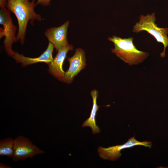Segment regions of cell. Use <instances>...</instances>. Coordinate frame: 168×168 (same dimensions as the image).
<instances>
[{"instance_id":"obj_1","label":"cell","mask_w":168,"mask_h":168,"mask_svg":"<svg viewBox=\"0 0 168 168\" xmlns=\"http://www.w3.org/2000/svg\"><path fill=\"white\" fill-rule=\"evenodd\" d=\"M6 8L15 15L18 23V31L16 35L18 42L24 44L28 22L33 25L35 20L41 21L40 15L36 13L35 8L37 5L35 0H7Z\"/></svg>"},{"instance_id":"obj_2","label":"cell","mask_w":168,"mask_h":168,"mask_svg":"<svg viewBox=\"0 0 168 168\" xmlns=\"http://www.w3.org/2000/svg\"><path fill=\"white\" fill-rule=\"evenodd\" d=\"M108 39L114 44V48L111 49L112 52L129 65L138 64L149 55L148 53L139 50L136 47L132 37L122 38L113 36Z\"/></svg>"},{"instance_id":"obj_3","label":"cell","mask_w":168,"mask_h":168,"mask_svg":"<svg viewBox=\"0 0 168 168\" xmlns=\"http://www.w3.org/2000/svg\"><path fill=\"white\" fill-rule=\"evenodd\" d=\"M155 13L151 15L148 14L145 16L141 15L139 17V21L136 22L133 26V32L137 33L142 31H145L152 35L157 42L162 43L164 47V50L160 54L162 58L165 56L166 48L168 46V28H161L157 26L155 23Z\"/></svg>"},{"instance_id":"obj_4","label":"cell","mask_w":168,"mask_h":168,"mask_svg":"<svg viewBox=\"0 0 168 168\" xmlns=\"http://www.w3.org/2000/svg\"><path fill=\"white\" fill-rule=\"evenodd\" d=\"M0 24L3 27V28H0V38L5 37L3 41L4 50L9 56L12 57L15 52L12 49V45L17 41V27L13 23L10 12L6 7H0Z\"/></svg>"},{"instance_id":"obj_5","label":"cell","mask_w":168,"mask_h":168,"mask_svg":"<svg viewBox=\"0 0 168 168\" xmlns=\"http://www.w3.org/2000/svg\"><path fill=\"white\" fill-rule=\"evenodd\" d=\"M45 153L44 151L34 144L28 138L19 135L15 139L14 162L31 158Z\"/></svg>"},{"instance_id":"obj_6","label":"cell","mask_w":168,"mask_h":168,"mask_svg":"<svg viewBox=\"0 0 168 168\" xmlns=\"http://www.w3.org/2000/svg\"><path fill=\"white\" fill-rule=\"evenodd\" d=\"M138 145L143 146L151 148L152 143L151 142L147 141L143 142L138 141L135 138L134 136L130 138L126 142L122 145L107 148L99 146L97 152L100 157L102 159L114 161L118 159L121 156L120 152L122 150Z\"/></svg>"},{"instance_id":"obj_7","label":"cell","mask_w":168,"mask_h":168,"mask_svg":"<svg viewBox=\"0 0 168 168\" xmlns=\"http://www.w3.org/2000/svg\"><path fill=\"white\" fill-rule=\"evenodd\" d=\"M67 60L69 63V67L65 72L63 82L67 84H71L75 77L82 70L84 69L86 65V60L84 50L82 48L75 49L74 55Z\"/></svg>"},{"instance_id":"obj_8","label":"cell","mask_w":168,"mask_h":168,"mask_svg":"<svg viewBox=\"0 0 168 168\" xmlns=\"http://www.w3.org/2000/svg\"><path fill=\"white\" fill-rule=\"evenodd\" d=\"M69 24V21H67L59 27L47 29L44 33L49 42L52 44L56 51L69 44L67 39Z\"/></svg>"},{"instance_id":"obj_9","label":"cell","mask_w":168,"mask_h":168,"mask_svg":"<svg viewBox=\"0 0 168 168\" xmlns=\"http://www.w3.org/2000/svg\"><path fill=\"white\" fill-rule=\"evenodd\" d=\"M73 47L72 44L63 48L58 50L56 56L48 65L49 71L54 77L60 81L64 79L65 72L63 69V65L68 52L72 51Z\"/></svg>"},{"instance_id":"obj_10","label":"cell","mask_w":168,"mask_h":168,"mask_svg":"<svg viewBox=\"0 0 168 168\" xmlns=\"http://www.w3.org/2000/svg\"><path fill=\"white\" fill-rule=\"evenodd\" d=\"M54 48L52 44L49 42L46 50L38 57L34 58L28 57L15 51L12 57L16 63H20L23 67L39 62H44L49 65L53 59L52 53Z\"/></svg>"},{"instance_id":"obj_11","label":"cell","mask_w":168,"mask_h":168,"mask_svg":"<svg viewBox=\"0 0 168 168\" xmlns=\"http://www.w3.org/2000/svg\"><path fill=\"white\" fill-rule=\"evenodd\" d=\"M98 93V91L96 89H94L91 91L90 94L93 102L92 110L89 118L83 123L82 126V127H90L94 134L100 133V132L99 128L96 125V121L97 112L99 110V107L97 105V103Z\"/></svg>"},{"instance_id":"obj_12","label":"cell","mask_w":168,"mask_h":168,"mask_svg":"<svg viewBox=\"0 0 168 168\" xmlns=\"http://www.w3.org/2000/svg\"><path fill=\"white\" fill-rule=\"evenodd\" d=\"M15 139L7 137L0 141V156L12 158L14 153Z\"/></svg>"},{"instance_id":"obj_13","label":"cell","mask_w":168,"mask_h":168,"mask_svg":"<svg viewBox=\"0 0 168 168\" xmlns=\"http://www.w3.org/2000/svg\"><path fill=\"white\" fill-rule=\"evenodd\" d=\"M51 1V0H37L36 4L37 5L40 4L43 6H48L49 5Z\"/></svg>"},{"instance_id":"obj_14","label":"cell","mask_w":168,"mask_h":168,"mask_svg":"<svg viewBox=\"0 0 168 168\" xmlns=\"http://www.w3.org/2000/svg\"><path fill=\"white\" fill-rule=\"evenodd\" d=\"M7 3V0H0V7H6Z\"/></svg>"},{"instance_id":"obj_15","label":"cell","mask_w":168,"mask_h":168,"mask_svg":"<svg viewBox=\"0 0 168 168\" xmlns=\"http://www.w3.org/2000/svg\"><path fill=\"white\" fill-rule=\"evenodd\" d=\"M0 168H12L11 166H8L2 163H0Z\"/></svg>"}]
</instances>
